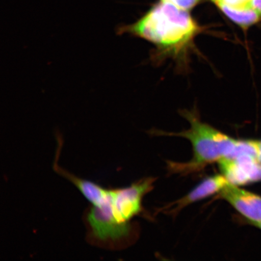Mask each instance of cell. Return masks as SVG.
<instances>
[{
    "label": "cell",
    "mask_w": 261,
    "mask_h": 261,
    "mask_svg": "<svg viewBox=\"0 0 261 261\" xmlns=\"http://www.w3.org/2000/svg\"><path fill=\"white\" fill-rule=\"evenodd\" d=\"M76 187L91 204L83 216L88 243L113 250L122 249L132 243L134 227L122 226L114 218L111 188L81 178Z\"/></svg>",
    "instance_id": "cell-2"
},
{
    "label": "cell",
    "mask_w": 261,
    "mask_h": 261,
    "mask_svg": "<svg viewBox=\"0 0 261 261\" xmlns=\"http://www.w3.org/2000/svg\"><path fill=\"white\" fill-rule=\"evenodd\" d=\"M250 224L252 225V226L254 227L259 228V229L261 230V221L258 222V223H251Z\"/></svg>",
    "instance_id": "cell-13"
},
{
    "label": "cell",
    "mask_w": 261,
    "mask_h": 261,
    "mask_svg": "<svg viewBox=\"0 0 261 261\" xmlns=\"http://www.w3.org/2000/svg\"><path fill=\"white\" fill-rule=\"evenodd\" d=\"M251 5H252L253 9L258 12L261 16V0H252Z\"/></svg>",
    "instance_id": "cell-11"
},
{
    "label": "cell",
    "mask_w": 261,
    "mask_h": 261,
    "mask_svg": "<svg viewBox=\"0 0 261 261\" xmlns=\"http://www.w3.org/2000/svg\"><path fill=\"white\" fill-rule=\"evenodd\" d=\"M201 31L188 11L162 2L135 23L116 29L117 35L126 34L143 39L172 54L184 51Z\"/></svg>",
    "instance_id": "cell-1"
},
{
    "label": "cell",
    "mask_w": 261,
    "mask_h": 261,
    "mask_svg": "<svg viewBox=\"0 0 261 261\" xmlns=\"http://www.w3.org/2000/svg\"><path fill=\"white\" fill-rule=\"evenodd\" d=\"M257 159L261 162V140L257 141Z\"/></svg>",
    "instance_id": "cell-12"
},
{
    "label": "cell",
    "mask_w": 261,
    "mask_h": 261,
    "mask_svg": "<svg viewBox=\"0 0 261 261\" xmlns=\"http://www.w3.org/2000/svg\"><path fill=\"white\" fill-rule=\"evenodd\" d=\"M200 0H162V2L171 3L177 7L188 11L197 4Z\"/></svg>",
    "instance_id": "cell-10"
},
{
    "label": "cell",
    "mask_w": 261,
    "mask_h": 261,
    "mask_svg": "<svg viewBox=\"0 0 261 261\" xmlns=\"http://www.w3.org/2000/svg\"><path fill=\"white\" fill-rule=\"evenodd\" d=\"M217 6L228 19L243 29L256 24L261 19L259 13L253 8L233 9L223 5Z\"/></svg>",
    "instance_id": "cell-8"
},
{
    "label": "cell",
    "mask_w": 261,
    "mask_h": 261,
    "mask_svg": "<svg viewBox=\"0 0 261 261\" xmlns=\"http://www.w3.org/2000/svg\"><path fill=\"white\" fill-rule=\"evenodd\" d=\"M217 6L223 5L233 9L253 8L252 0H212Z\"/></svg>",
    "instance_id": "cell-9"
},
{
    "label": "cell",
    "mask_w": 261,
    "mask_h": 261,
    "mask_svg": "<svg viewBox=\"0 0 261 261\" xmlns=\"http://www.w3.org/2000/svg\"><path fill=\"white\" fill-rule=\"evenodd\" d=\"M182 116L190 123V128L178 133H162L163 135L181 137L191 142L193 158L184 163L170 164L173 171L192 172L205 166L218 163L223 158H234L240 151L241 140L231 138L206 123L202 122L198 114L185 111Z\"/></svg>",
    "instance_id": "cell-3"
},
{
    "label": "cell",
    "mask_w": 261,
    "mask_h": 261,
    "mask_svg": "<svg viewBox=\"0 0 261 261\" xmlns=\"http://www.w3.org/2000/svg\"><path fill=\"white\" fill-rule=\"evenodd\" d=\"M218 194L220 198L239 212L248 223L261 221L260 196L230 184Z\"/></svg>",
    "instance_id": "cell-6"
},
{
    "label": "cell",
    "mask_w": 261,
    "mask_h": 261,
    "mask_svg": "<svg viewBox=\"0 0 261 261\" xmlns=\"http://www.w3.org/2000/svg\"><path fill=\"white\" fill-rule=\"evenodd\" d=\"M229 184L223 174H216L203 179L184 197L168 205L170 213L175 214L188 205L203 200L220 191Z\"/></svg>",
    "instance_id": "cell-7"
},
{
    "label": "cell",
    "mask_w": 261,
    "mask_h": 261,
    "mask_svg": "<svg viewBox=\"0 0 261 261\" xmlns=\"http://www.w3.org/2000/svg\"><path fill=\"white\" fill-rule=\"evenodd\" d=\"M218 163L221 174L230 184L240 187L261 181V162L255 156L241 155Z\"/></svg>",
    "instance_id": "cell-5"
},
{
    "label": "cell",
    "mask_w": 261,
    "mask_h": 261,
    "mask_svg": "<svg viewBox=\"0 0 261 261\" xmlns=\"http://www.w3.org/2000/svg\"><path fill=\"white\" fill-rule=\"evenodd\" d=\"M155 180L146 178L128 187L111 188L113 215L117 223L123 226H133L130 220L141 213L143 198L152 190Z\"/></svg>",
    "instance_id": "cell-4"
}]
</instances>
